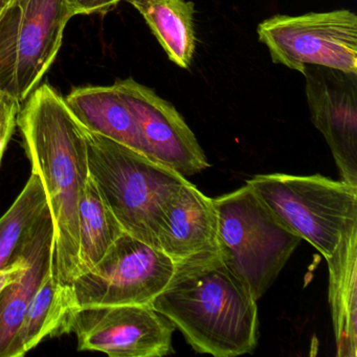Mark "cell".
Here are the masks:
<instances>
[{
  "mask_svg": "<svg viewBox=\"0 0 357 357\" xmlns=\"http://www.w3.org/2000/svg\"><path fill=\"white\" fill-rule=\"evenodd\" d=\"M24 150L47 194L55 231L54 275L72 284L79 266V200L89 176L84 128L49 84L37 87L18 116Z\"/></svg>",
  "mask_w": 357,
  "mask_h": 357,
  "instance_id": "obj_1",
  "label": "cell"
},
{
  "mask_svg": "<svg viewBox=\"0 0 357 357\" xmlns=\"http://www.w3.org/2000/svg\"><path fill=\"white\" fill-rule=\"evenodd\" d=\"M150 305L197 353L235 357L256 350L257 301L223 264L218 252L176 263L172 279Z\"/></svg>",
  "mask_w": 357,
  "mask_h": 357,
  "instance_id": "obj_2",
  "label": "cell"
},
{
  "mask_svg": "<svg viewBox=\"0 0 357 357\" xmlns=\"http://www.w3.org/2000/svg\"><path fill=\"white\" fill-rule=\"evenodd\" d=\"M84 131L89 173L123 231L160 250L167 212L189 181L131 148Z\"/></svg>",
  "mask_w": 357,
  "mask_h": 357,
  "instance_id": "obj_3",
  "label": "cell"
},
{
  "mask_svg": "<svg viewBox=\"0 0 357 357\" xmlns=\"http://www.w3.org/2000/svg\"><path fill=\"white\" fill-rule=\"evenodd\" d=\"M217 212V241L223 264L245 284L258 301L301 244L246 185L213 198Z\"/></svg>",
  "mask_w": 357,
  "mask_h": 357,
  "instance_id": "obj_4",
  "label": "cell"
},
{
  "mask_svg": "<svg viewBox=\"0 0 357 357\" xmlns=\"http://www.w3.org/2000/svg\"><path fill=\"white\" fill-rule=\"evenodd\" d=\"M246 185L261 202L324 258L331 256L348 227L357 222V188L323 175H255Z\"/></svg>",
  "mask_w": 357,
  "mask_h": 357,
  "instance_id": "obj_5",
  "label": "cell"
},
{
  "mask_svg": "<svg viewBox=\"0 0 357 357\" xmlns=\"http://www.w3.org/2000/svg\"><path fill=\"white\" fill-rule=\"evenodd\" d=\"M73 17L68 0L11 3L0 13V93L26 101L55 61Z\"/></svg>",
  "mask_w": 357,
  "mask_h": 357,
  "instance_id": "obj_6",
  "label": "cell"
},
{
  "mask_svg": "<svg viewBox=\"0 0 357 357\" xmlns=\"http://www.w3.org/2000/svg\"><path fill=\"white\" fill-rule=\"evenodd\" d=\"M257 32L273 63L302 74L309 64L357 74V16L349 10L275 15Z\"/></svg>",
  "mask_w": 357,
  "mask_h": 357,
  "instance_id": "obj_7",
  "label": "cell"
},
{
  "mask_svg": "<svg viewBox=\"0 0 357 357\" xmlns=\"http://www.w3.org/2000/svg\"><path fill=\"white\" fill-rule=\"evenodd\" d=\"M175 267L162 250L124 231L102 260L70 285L79 308L150 305L168 285Z\"/></svg>",
  "mask_w": 357,
  "mask_h": 357,
  "instance_id": "obj_8",
  "label": "cell"
},
{
  "mask_svg": "<svg viewBox=\"0 0 357 357\" xmlns=\"http://www.w3.org/2000/svg\"><path fill=\"white\" fill-rule=\"evenodd\" d=\"M175 326L151 305L84 307L73 313L68 333L79 351L112 357H162L173 352Z\"/></svg>",
  "mask_w": 357,
  "mask_h": 357,
  "instance_id": "obj_9",
  "label": "cell"
},
{
  "mask_svg": "<svg viewBox=\"0 0 357 357\" xmlns=\"http://www.w3.org/2000/svg\"><path fill=\"white\" fill-rule=\"evenodd\" d=\"M311 121L324 135L342 181L357 188V74L306 66Z\"/></svg>",
  "mask_w": 357,
  "mask_h": 357,
  "instance_id": "obj_10",
  "label": "cell"
},
{
  "mask_svg": "<svg viewBox=\"0 0 357 357\" xmlns=\"http://www.w3.org/2000/svg\"><path fill=\"white\" fill-rule=\"evenodd\" d=\"M114 85L137 120L151 160L185 178L210 167L193 131L170 102L133 79Z\"/></svg>",
  "mask_w": 357,
  "mask_h": 357,
  "instance_id": "obj_11",
  "label": "cell"
},
{
  "mask_svg": "<svg viewBox=\"0 0 357 357\" xmlns=\"http://www.w3.org/2000/svg\"><path fill=\"white\" fill-rule=\"evenodd\" d=\"M158 242L160 250L175 263L204 252H218L213 198L188 181L167 212Z\"/></svg>",
  "mask_w": 357,
  "mask_h": 357,
  "instance_id": "obj_12",
  "label": "cell"
},
{
  "mask_svg": "<svg viewBox=\"0 0 357 357\" xmlns=\"http://www.w3.org/2000/svg\"><path fill=\"white\" fill-rule=\"evenodd\" d=\"M20 254L26 258V268L0 291V357L7 356L33 296L54 271L55 231L51 212L43 217Z\"/></svg>",
  "mask_w": 357,
  "mask_h": 357,
  "instance_id": "obj_13",
  "label": "cell"
},
{
  "mask_svg": "<svg viewBox=\"0 0 357 357\" xmlns=\"http://www.w3.org/2000/svg\"><path fill=\"white\" fill-rule=\"evenodd\" d=\"M64 100L83 128L149 158L137 120L116 85L79 87Z\"/></svg>",
  "mask_w": 357,
  "mask_h": 357,
  "instance_id": "obj_14",
  "label": "cell"
},
{
  "mask_svg": "<svg viewBox=\"0 0 357 357\" xmlns=\"http://www.w3.org/2000/svg\"><path fill=\"white\" fill-rule=\"evenodd\" d=\"M329 296L338 357H356L357 353V222L342 236L331 256Z\"/></svg>",
  "mask_w": 357,
  "mask_h": 357,
  "instance_id": "obj_15",
  "label": "cell"
},
{
  "mask_svg": "<svg viewBox=\"0 0 357 357\" xmlns=\"http://www.w3.org/2000/svg\"><path fill=\"white\" fill-rule=\"evenodd\" d=\"M78 308L72 285L58 281L51 271L29 304L6 357L24 356L47 336L68 334V324Z\"/></svg>",
  "mask_w": 357,
  "mask_h": 357,
  "instance_id": "obj_16",
  "label": "cell"
},
{
  "mask_svg": "<svg viewBox=\"0 0 357 357\" xmlns=\"http://www.w3.org/2000/svg\"><path fill=\"white\" fill-rule=\"evenodd\" d=\"M49 212L45 188L32 172L22 193L0 218V284L8 285L24 271L26 260L20 252Z\"/></svg>",
  "mask_w": 357,
  "mask_h": 357,
  "instance_id": "obj_17",
  "label": "cell"
},
{
  "mask_svg": "<svg viewBox=\"0 0 357 357\" xmlns=\"http://www.w3.org/2000/svg\"><path fill=\"white\" fill-rule=\"evenodd\" d=\"M125 1L143 16L169 59L179 68L188 70L196 49L194 3L187 0Z\"/></svg>",
  "mask_w": 357,
  "mask_h": 357,
  "instance_id": "obj_18",
  "label": "cell"
},
{
  "mask_svg": "<svg viewBox=\"0 0 357 357\" xmlns=\"http://www.w3.org/2000/svg\"><path fill=\"white\" fill-rule=\"evenodd\" d=\"M78 218L79 266L82 275L93 269L124 233L91 173L79 200Z\"/></svg>",
  "mask_w": 357,
  "mask_h": 357,
  "instance_id": "obj_19",
  "label": "cell"
},
{
  "mask_svg": "<svg viewBox=\"0 0 357 357\" xmlns=\"http://www.w3.org/2000/svg\"><path fill=\"white\" fill-rule=\"evenodd\" d=\"M20 110L22 103L6 93H0V162L17 126Z\"/></svg>",
  "mask_w": 357,
  "mask_h": 357,
  "instance_id": "obj_20",
  "label": "cell"
},
{
  "mask_svg": "<svg viewBox=\"0 0 357 357\" xmlns=\"http://www.w3.org/2000/svg\"><path fill=\"white\" fill-rule=\"evenodd\" d=\"M123 0H68L73 15L109 13Z\"/></svg>",
  "mask_w": 357,
  "mask_h": 357,
  "instance_id": "obj_21",
  "label": "cell"
},
{
  "mask_svg": "<svg viewBox=\"0 0 357 357\" xmlns=\"http://www.w3.org/2000/svg\"><path fill=\"white\" fill-rule=\"evenodd\" d=\"M11 3V0H0V13Z\"/></svg>",
  "mask_w": 357,
  "mask_h": 357,
  "instance_id": "obj_22",
  "label": "cell"
},
{
  "mask_svg": "<svg viewBox=\"0 0 357 357\" xmlns=\"http://www.w3.org/2000/svg\"><path fill=\"white\" fill-rule=\"evenodd\" d=\"M22 1H26V0H11V3H22Z\"/></svg>",
  "mask_w": 357,
  "mask_h": 357,
  "instance_id": "obj_23",
  "label": "cell"
},
{
  "mask_svg": "<svg viewBox=\"0 0 357 357\" xmlns=\"http://www.w3.org/2000/svg\"><path fill=\"white\" fill-rule=\"evenodd\" d=\"M6 285H3V284H0V291H1V289H3V287H5Z\"/></svg>",
  "mask_w": 357,
  "mask_h": 357,
  "instance_id": "obj_24",
  "label": "cell"
}]
</instances>
